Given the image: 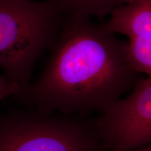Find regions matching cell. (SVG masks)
I'll list each match as a JSON object with an SVG mask.
<instances>
[{
	"label": "cell",
	"instance_id": "5",
	"mask_svg": "<svg viewBox=\"0 0 151 151\" xmlns=\"http://www.w3.org/2000/svg\"><path fill=\"white\" fill-rule=\"evenodd\" d=\"M111 18L104 27L111 34L129 39L151 34V0H129L111 11Z\"/></svg>",
	"mask_w": 151,
	"mask_h": 151
},
{
	"label": "cell",
	"instance_id": "1",
	"mask_svg": "<svg viewBox=\"0 0 151 151\" xmlns=\"http://www.w3.org/2000/svg\"><path fill=\"white\" fill-rule=\"evenodd\" d=\"M139 77L127 43L88 17L69 14L46 68L23 93L41 112L102 111Z\"/></svg>",
	"mask_w": 151,
	"mask_h": 151
},
{
	"label": "cell",
	"instance_id": "7",
	"mask_svg": "<svg viewBox=\"0 0 151 151\" xmlns=\"http://www.w3.org/2000/svg\"><path fill=\"white\" fill-rule=\"evenodd\" d=\"M127 54L130 65L136 71L151 76V34L129 39Z\"/></svg>",
	"mask_w": 151,
	"mask_h": 151
},
{
	"label": "cell",
	"instance_id": "4",
	"mask_svg": "<svg viewBox=\"0 0 151 151\" xmlns=\"http://www.w3.org/2000/svg\"><path fill=\"white\" fill-rule=\"evenodd\" d=\"M94 130L104 150L131 151L151 143V76H139L129 95L104 109Z\"/></svg>",
	"mask_w": 151,
	"mask_h": 151
},
{
	"label": "cell",
	"instance_id": "2",
	"mask_svg": "<svg viewBox=\"0 0 151 151\" xmlns=\"http://www.w3.org/2000/svg\"><path fill=\"white\" fill-rule=\"evenodd\" d=\"M62 13L55 0H0V67L21 88H29L33 66L51 45Z\"/></svg>",
	"mask_w": 151,
	"mask_h": 151
},
{
	"label": "cell",
	"instance_id": "3",
	"mask_svg": "<svg viewBox=\"0 0 151 151\" xmlns=\"http://www.w3.org/2000/svg\"><path fill=\"white\" fill-rule=\"evenodd\" d=\"M94 127L47 113L0 118V151H101Z\"/></svg>",
	"mask_w": 151,
	"mask_h": 151
},
{
	"label": "cell",
	"instance_id": "8",
	"mask_svg": "<svg viewBox=\"0 0 151 151\" xmlns=\"http://www.w3.org/2000/svg\"><path fill=\"white\" fill-rule=\"evenodd\" d=\"M20 86L6 76L0 75V101L12 94L21 93Z\"/></svg>",
	"mask_w": 151,
	"mask_h": 151
},
{
	"label": "cell",
	"instance_id": "9",
	"mask_svg": "<svg viewBox=\"0 0 151 151\" xmlns=\"http://www.w3.org/2000/svg\"><path fill=\"white\" fill-rule=\"evenodd\" d=\"M131 151H151V146L150 145H148V146L141 147V148L134 149V150Z\"/></svg>",
	"mask_w": 151,
	"mask_h": 151
},
{
	"label": "cell",
	"instance_id": "6",
	"mask_svg": "<svg viewBox=\"0 0 151 151\" xmlns=\"http://www.w3.org/2000/svg\"><path fill=\"white\" fill-rule=\"evenodd\" d=\"M62 14L102 18L129 0H55Z\"/></svg>",
	"mask_w": 151,
	"mask_h": 151
}]
</instances>
